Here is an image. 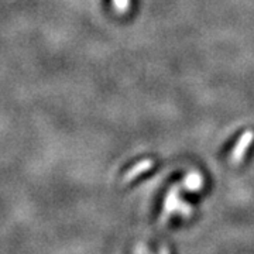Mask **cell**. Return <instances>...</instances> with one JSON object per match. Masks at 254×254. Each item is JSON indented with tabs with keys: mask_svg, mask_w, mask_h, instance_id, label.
<instances>
[{
	"mask_svg": "<svg viewBox=\"0 0 254 254\" xmlns=\"http://www.w3.org/2000/svg\"><path fill=\"white\" fill-rule=\"evenodd\" d=\"M253 141L254 131L253 130H246L245 133L240 136V138L237 140L236 145H235V148H233V151L230 154V163L235 164V165L242 163L243 158H245L246 153H247V150H249V147L252 145Z\"/></svg>",
	"mask_w": 254,
	"mask_h": 254,
	"instance_id": "6da1fadb",
	"label": "cell"
},
{
	"mask_svg": "<svg viewBox=\"0 0 254 254\" xmlns=\"http://www.w3.org/2000/svg\"><path fill=\"white\" fill-rule=\"evenodd\" d=\"M153 165H154V161H153V160H143V161L137 163L133 168H130V170L127 171V174L125 175V178H123V182L127 184V182H130L131 180H134V178L138 177L140 174L148 171Z\"/></svg>",
	"mask_w": 254,
	"mask_h": 254,
	"instance_id": "7a4b0ae2",
	"label": "cell"
},
{
	"mask_svg": "<svg viewBox=\"0 0 254 254\" xmlns=\"http://www.w3.org/2000/svg\"><path fill=\"white\" fill-rule=\"evenodd\" d=\"M203 185V178L199 173H190L185 177L184 180V187L188 188L190 190H200Z\"/></svg>",
	"mask_w": 254,
	"mask_h": 254,
	"instance_id": "3957f363",
	"label": "cell"
},
{
	"mask_svg": "<svg viewBox=\"0 0 254 254\" xmlns=\"http://www.w3.org/2000/svg\"><path fill=\"white\" fill-rule=\"evenodd\" d=\"M113 6L118 13H126L130 7V0H113Z\"/></svg>",
	"mask_w": 254,
	"mask_h": 254,
	"instance_id": "277c9868",
	"label": "cell"
}]
</instances>
